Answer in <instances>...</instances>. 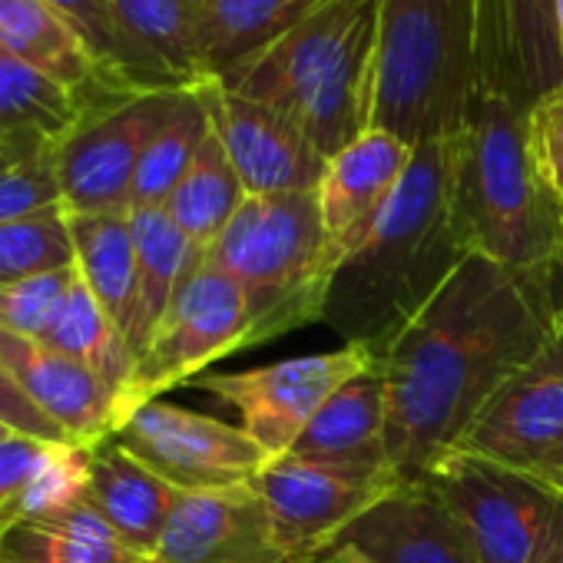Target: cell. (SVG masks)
I'll return each instance as SVG.
<instances>
[{
  "instance_id": "6da1fadb",
  "label": "cell",
  "mask_w": 563,
  "mask_h": 563,
  "mask_svg": "<svg viewBox=\"0 0 563 563\" xmlns=\"http://www.w3.org/2000/svg\"><path fill=\"white\" fill-rule=\"evenodd\" d=\"M553 268L520 272L467 255L438 299L378 355L388 385V457L424 481L487 398L556 332Z\"/></svg>"
},
{
  "instance_id": "7a4b0ae2",
  "label": "cell",
  "mask_w": 563,
  "mask_h": 563,
  "mask_svg": "<svg viewBox=\"0 0 563 563\" xmlns=\"http://www.w3.org/2000/svg\"><path fill=\"white\" fill-rule=\"evenodd\" d=\"M454 136L418 143L368 239L342 258L322 322L372 355L385 352L471 255L454 225Z\"/></svg>"
},
{
  "instance_id": "3957f363",
  "label": "cell",
  "mask_w": 563,
  "mask_h": 563,
  "mask_svg": "<svg viewBox=\"0 0 563 563\" xmlns=\"http://www.w3.org/2000/svg\"><path fill=\"white\" fill-rule=\"evenodd\" d=\"M382 0H319L216 84L289 117L332 159L375 120Z\"/></svg>"
},
{
  "instance_id": "277c9868",
  "label": "cell",
  "mask_w": 563,
  "mask_h": 563,
  "mask_svg": "<svg viewBox=\"0 0 563 563\" xmlns=\"http://www.w3.org/2000/svg\"><path fill=\"white\" fill-rule=\"evenodd\" d=\"M454 225L471 255L537 272L553 268L563 242V206L547 189L527 143V113L481 93L454 136Z\"/></svg>"
},
{
  "instance_id": "5b68a950",
  "label": "cell",
  "mask_w": 563,
  "mask_h": 563,
  "mask_svg": "<svg viewBox=\"0 0 563 563\" xmlns=\"http://www.w3.org/2000/svg\"><path fill=\"white\" fill-rule=\"evenodd\" d=\"M202 258L242 289L249 349L322 322L332 275L342 265L316 192L245 196Z\"/></svg>"
},
{
  "instance_id": "8992f818",
  "label": "cell",
  "mask_w": 563,
  "mask_h": 563,
  "mask_svg": "<svg viewBox=\"0 0 563 563\" xmlns=\"http://www.w3.org/2000/svg\"><path fill=\"white\" fill-rule=\"evenodd\" d=\"M477 97V0H382L372 130L418 146L464 130Z\"/></svg>"
},
{
  "instance_id": "52a82bcc",
  "label": "cell",
  "mask_w": 563,
  "mask_h": 563,
  "mask_svg": "<svg viewBox=\"0 0 563 563\" xmlns=\"http://www.w3.org/2000/svg\"><path fill=\"white\" fill-rule=\"evenodd\" d=\"M471 533L481 563H563V490L451 451L424 477Z\"/></svg>"
},
{
  "instance_id": "ba28073f",
  "label": "cell",
  "mask_w": 563,
  "mask_h": 563,
  "mask_svg": "<svg viewBox=\"0 0 563 563\" xmlns=\"http://www.w3.org/2000/svg\"><path fill=\"white\" fill-rule=\"evenodd\" d=\"M249 332L252 325L242 289L225 272L199 258L156 335L136 358L126 388V418L140 405L156 401L163 391L206 375L212 362L249 349Z\"/></svg>"
},
{
  "instance_id": "9c48e42d",
  "label": "cell",
  "mask_w": 563,
  "mask_h": 563,
  "mask_svg": "<svg viewBox=\"0 0 563 563\" xmlns=\"http://www.w3.org/2000/svg\"><path fill=\"white\" fill-rule=\"evenodd\" d=\"M186 90H150L93 107L57 150L60 199L70 216L130 212L133 179L150 140Z\"/></svg>"
},
{
  "instance_id": "30bf717a",
  "label": "cell",
  "mask_w": 563,
  "mask_h": 563,
  "mask_svg": "<svg viewBox=\"0 0 563 563\" xmlns=\"http://www.w3.org/2000/svg\"><path fill=\"white\" fill-rule=\"evenodd\" d=\"M398 484L401 477L391 471H342L296 454L272 457L252 477V487L268 510L275 547L292 563H316Z\"/></svg>"
},
{
  "instance_id": "8fae6325",
  "label": "cell",
  "mask_w": 563,
  "mask_h": 563,
  "mask_svg": "<svg viewBox=\"0 0 563 563\" xmlns=\"http://www.w3.org/2000/svg\"><path fill=\"white\" fill-rule=\"evenodd\" d=\"M372 365V352L362 345H345L322 355L286 358L252 372L199 375L189 385L216 395L222 405L235 408L242 431L268 454H289L299 434L309 428L316 411L339 391L349 378Z\"/></svg>"
},
{
  "instance_id": "7c38bea8",
  "label": "cell",
  "mask_w": 563,
  "mask_h": 563,
  "mask_svg": "<svg viewBox=\"0 0 563 563\" xmlns=\"http://www.w3.org/2000/svg\"><path fill=\"white\" fill-rule=\"evenodd\" d=\"M461 454H477L543 481L563 467V332L517 368L474 415Z\"/></svg>"
},
{
  "instance_id": "4fadbf2b",
  "label": "cell",
  "mask_w": 563,
  "mask_h": 563,
  "mask_svg": "<svg viewBox=\"0 0 563 563\" xmlns=\"http://www.w3.org/2000/svg\"><path fill=\"white\" fill-rule=\"evenodd\" d=\"M113 441L179 490L252 484L272 461L242 428L159 398L130 411Z\"/></svg>"
},
{
  "instance_id": "5bb4252c",
  "label": "cell",
  "mask_w": 563,
  "mask_h": 563,
  "mask_svg": "<svg viewBox=\"0 0 563 563\" xmlns=\"http://www.w3.org/2000/svg\"><path fill=\"white\" fill-rule=\"evenodd\" d=\"M212 133L235 166L249 196L316 192L329 159L278 110L229 93L216 80L202 84Z\"/></svg>"
},
{
  "instance_id": "9a60e30c",
  "label": "cell",
  "mask_w": 563,
  "mask_h": 563,
  "mask_svg": "<svg viewBox=\"0 0 563 563\" xmlns=\"http://www.w3.org/2000/svg\"><path fill=\"white\" fill-rule=\"evenodd\" d=\"M560 87L553 0H477V90L527 113Z\"/></svg>"
},
{
  "instance_id": "2e32d148",
  "label": "cell",
  "mask_w": 563,
  "mask_h": 563,
  "mask_svg": "<svg viewBox=\"0 0 563 563\" xmlns=\"http://www.w3.org/2000/svg\"><path fill=\"white\" fill-rule=\"evenodd\" d=\"M0 365L11 372L21 391L67 434L70 444L100 448L126 421L123 395L87 365L0 329Z\"/></svg>"
},
{
  "instance_id": "e0dca14e",
  "label": "cell",
  "mask_w": 563,
  "mask_h": 563,
  "mask_svg": "<svg viewBox=\"0 0 563 563\" xmlns=\"http://www.w3.org/2000/svg\"><path fill=\"white\" fill-rule=\"evenodd\" d=\"M146 563H286L252 484L179 490L169 523Z\"/></svg>"
},
{
  "instance_id": "ac0fdd59",
  "label": "cell",
  "mask_w": 563,
  "mask_h": 563,
  "mask_svg": "<svg viewBox=\"0 0 563 563\" xmlns=\"http://www.w3.org/2000/svg\"><path fill=\"white\" fill-rule=\"evenodd\" d=\"M123 51V74L136 93L192 90L209 84L206 0H107Z\"/></svg>"
},
{
  "instance_id": "d6986e66",
  "label": "cell",
  "mask_w": 563,
  "mask_h": 563,
  "mask_svg": "<svg viewBox=\"0 0 563 563\" xmlns=\"http://www.w3.org/2000/svg\"><path fill=\"white\" fill-rule=\"evenodd\" d=\"M339 543L355 547L368 563H481L467 527L428 481L391 487Z\"/></svg>"
},
{
  "instance_id": "ffe728a7",
  "label": "cell",
  "mask_w": 563,
  "mask_h": 563,
  "mask_svg": "<svg viewBox=\"0 0 563 563\" xmlns=\"http://www.w3.org/2000/svg\"><path fill=\"white\" fill-rule=\"evenodd\" d=\"M411 156V143L385 130H368L329 159L316 196L339 258H345L368 239L395 189L401 186Z\"/></svg>"
},
{
  "instance_id": "44dd1931",
  "label": "cell",
  "mask_w": 563,
  "mask_h": 563,
  "mask_svg": "<svg viewBox=\"0 0 563 563\" xmlns=\"http://www.w3.org/2000/svg\"><path fill=\"white\" fill-rule=\"evenodd\" d=\"M0 44L80 93L90 110L117 97H130L107 74L80 24L54 0H0Z\"/></svg>"
},
{
  "instance_id": "7402d4cb",
  "label": "cell",
  "mask_w": 563,
  "mask_h": 563,
  "mask_svg": "<svg viewBox=\"0 0 563 563\" xmlns=\"http://www.w3.org/2000/svg\"><path fill=\"white\" fill-rule=\"evenodd\" d=\"M289 454L342 471L395 474L388 457V385L375 358L365 372L332 391Z\"/></svg>"
},
{
  "instance_id": "603a6c76",
  "label": "cell",
  "mask_w": 563,
  "mask_h": 563,
  "mask_svg": "<svg viewBox=\"0 0 563 563\" xmlns=\"http://www.w3.org/2000/svg\"><path fill=\"white\" fill-rule=\"evenodd\" d=\"M84 500L146 563L169 523L179 487L163 481L110 438L107 444L90 451V481Z\"/></svg>"
},
{
  "instance_id": "cb8c5ba5",
  "label": "cell",
  "mask_w": 563,
  "mask_h": 563,
  "mask_svg": "<svg viewBox=\"0 0 563 563\" xmlns=\"http://www.w3.org/2000/svg\"><path fill=\"white\" fill-rule=\"evenodd\" d=\"M130 219L136 239V302L126 329V345L140 358V352L150 345L159 322L166 319L186 275L199 265L202 252L173 222L166 206L130 209Z\"/></svg>"
},
{
  "instance_id": "d4e9b609",
  "label": "cell",
  "mask_w": 563,
  "mask_h": 563,
  "mask_svg": "<svg viewBox=\"0 0 563 563\" xmlns=\"http://www.w3.org/2000/svg\"><path fill=\"white\" fill-rule=\"evenodd\" d=\"M70 239L84 286L126 339L136 302V239L130 212L70 216Z\"/></svg>"
},
{
  "instance_id": "484cf974",
  "label": "cell",
  "mask_w": 563,
  "mask_h": 563,
  "mask_svg": "<svg viewBox=\"0 0 563 563\" xmlns=\"http://www.w3.org/2000/svg\"><path fill=\"white\" fill-rule=\"evenodd\" d=\"M0 560L8 563H143L136 550H130L113 527L87 507V500L74 504L64 514L18 523L0 540Z\"/></svg>"
},
{
  "instance_id": "4316f807",
  "label": "cell",
  "mask_w": 563,
  "mask_h": 563,
  "mask_svg": "<svg viewBox=\"0 0 563 563\" xmlns=\"http://www.w3.org/2000/svg\"><path fill=\"white\" fill-rule=\"evenodd\" d=\"M319 0H206V70L219 80L289 27H296Z\"/></svg>"
},
{
  "instance_id": "83f0119b",
  "label": "cell",
  "mask_w": 563,
  "mask_h": 563,
  "mask_svg": "<svg viewBox=\"0 0 563 563\" xmlns=\"http://www.w3.org/2000/svg\"><path fill=\"white\" fill-rule=\"evenodd\" d=\"M90 103L0 44V133H41L64 143Z\"/></svg>"
},
{
  "instance_id": "f1b7e54d",
  "label": "cell",
  "mask_w": 563,
  "mask_h": 563,
  "mask_svg": "<svg viewBox=\"0 0 563 563\" xmlns=\"http://www.w3.org/2000/svg\"><path fill=\"white\" fill-rule=\"evenodd\" d=\"M245 196L249 192H245L235 166L229 163L219 136L209 133V140L202 143L189 173L166 199V212L186 232V239L199 252H206L222 235V229L232 222V216L239 212Z\"/></svg>"
},
{
  "instance_id": "f546056e",
  "label": "cell",
  "mask_w": 563,
  "mask_h": 563,
  "mask_svg": "<svg viewBox=\"0 0 563 563\" xmlns=\"http://www.w3.org/2000/svg\"><path fill=\"white\" fill-rule=\"evenodd\" d=\"M44 345L97 372L103 382H110L123 395V405H126V388L136 368V355L130 352L123 332L103 312L97 296L84 286V278L74 282L54 329L44 335Z\"/></svg>"
},
{
  "instance_id": "4dcf8cb0",
  "label": "cell",
  "mask_w": 563,
  "mask_h": 563,
  "mask_svg": "<svg viewBox=\"0 0 563 563\" xmlns=\"http://www.w3.org/2000/svg\"><path fill=\"white\" fill-rule=\"evenodd\" d=\"M209 133H212V120H209L202 87H192L183 93L179 107L159 126V133L150 140L136 169V179H133L130 209L166 206V199L173 196V189L183 183L192 159L199 156L202 143L209 140Z\"/></svg>"
},
{
  "instance_id": "1f68e13d",
  "label": "cell",
  "mask_w": 563,
  "mask_h": 563,
  "mask_svg": "<svg viewBox=\"0 0 563 563\" xmlns=\"http://www.w3.org/2000/svg\"><path fill=\"white\" fill-rule=\"evenodd\" d=\"M57 150L41 133H0V222L64 206Z\"/></svg>"
},
{
  "instance_id": "d6a6232c",
  "label": "cell",
  "mask_w": 563,
  "mask_h": 563,
  "mask_svg": "<svg viewBox=\"0 0 563 563\" xmlns=\"http://www.w3.org/2000/svg\"><path fill=\"white\" fill-rule=\"evenodd\" d=\"M77 265L70 212L51 206L11 222H0V286Z\"/></svg>"
},
{
  "instance_id": "836d02e7",
  "label": "cell",
  "mask_w": 563,
  "mask_h": 563,
  "mask_svg": "<svg viewBox=\"0 0 563 563\" xmlns=\"http://www.w3.org/2000/svg\"><path fill=\"white\" fill-rule=\"evenodd\" d=\"M87 481H90V448L47 444L18 500V520L27 523L70 510L74 504L84 500Z\"/></svg>"
},
{
  "instance_id": "e575fe53",
  "label": "cell",
  "mask_w": 563,
  "mask_h": 563,
  "mask_svg": "<svg viewBox=\"0 0 563 563\" xmlns=\"http://www.w3.org/2000/svg\"><path fill=\"white\" fill-rule=\"evenodd\" d=\"M77 278L80 272L77 265H70V268H57V272L11 282V286H0V329L44 342Z\"/></svg>"
},
{
  "instance_id": "d590c367",
  "label": "cell",
  "mask_w": 563,
  "mask_h": 563,
  "mask_svg": "<svg viewBox=\"0 0 563 563\" xmlns=\"http://www.w3.org/2000/svg\"><path fill=\"white\" fill-rule=\"evenodd\" d=\"M527 143L547 189L563 206V87L527 110Z\"/></svg>"
},
{
  "instance_id": "8d00e7d4",
  "label": "cell",
  "mask_w": 563,
  "mask_h": 563,
  "mask_svg": "<svg viewBox=\"0 0 563 563\" xmlns=\"http://www.w3.org/2000/svg\"><path fill=\"white\" fill-rule=\"evenodd\" d=\"M44 448H47V441H34L24 434L0 438V540L21 523L18 520V500H21Z\"/></svg>"
},
{
  "instance_id": "74e56055",
  "label": "cell",
  "mask_w": 563,
  "mask_h": 563,
  "mask_svg": "<svg viewBox=\"0 0 563 563\" xmlns=\"http://www.w3.org/2000/svg\"><path fill=\"white\" fill-rule=\"evenodd\" d=\"M60 11H67L80 31L87 34L90 47L97 51V57L103 60L107 74L120 84V90L126 93H136L130 84H126V74H123V51H120V37H117V27H113V14H110V4L107 0H54Z\"/></svg>"
},
{
  "instance_id": "f35d334b",
  "label": "cell",
  "mask_w": 563,
  "mask_h": 563,
  "mask_svg": "<svg viewBox=\"0 0 563 563\" xmlns=\"http://www.w3.org/2000/svg\"><path fill=\"white\" fill-rule=\"evenodd\" d=\"M0 428L47 444H70L67 434L21 391V385L11 378L4 365H0Z\"/></svg>"
},
{
  "instance_id": "ab89813d",
  "label": "cell",
  "mask_w": 563,
  "mask_h": 563,
  "mask_svg": "<svg viewBox=\"0 0 563 563\" xmlns=\"http://www.w3.org/2000/svg\"><path fill=\"white\" fill-rule=\"evenodd\" d=\"M316 563H368L355 547H345V543H339V547H332L329 553H322Z\"/></svg>"
},
{
  "instance_id": "60d3db41",
  "label": "cell",
  "mask_w": 563,
  "mask_h": 563,
  "mask_svg": "<svg viewBox=\"0 0 563 563\" xmlns=\"http://www.w3.org/2000/svg\"><path fill=\"white\" fill-rule=\"evenodd\" d=\"M553 21H556V37H560V60H563V0H553Z\"/></svg>"
},
{
  "instance_id": "b9f144b4",
  "label": "cell",
  "mask_w": 563,
  "mask_h": 563,
  "mask_svg": "<svg viewBox=\"0 0 563 563\" xmlns=\"http://www.w3.org/2000/svg\"><path fill=\"white\" fill-rule=\"evenodd\" d=\"M553 278H556V292L563 299V242H560V252H556V262H553Z\"/></svg>"
},
{
  "instance_id": "7bdbcfd3",
  "label": "cell",
  "mask_w": 563,
  "mask_h": 563,
  "mask_svg": "<svg viewBox=\"0 0 563 563\" xmlns=\"http://www.w3.org/2000/svg\"><path fill=\"white\" fill-rule=\"evenodd\" d=\"M550 484H553V487H560V490H563V467H560V471H556V474H553V481H550Z\"/></svg>"
},
{
  "instance_id": "ee69618b",
  "label": "cell",
  "mask_w": 563,
  "mask_h": 563,
  "mask_svg": "<svg viewBox=\"0 0 563 563\" xmlns=\"http://www.w3.org/2000/svg\"><path fill=\"white\" fill-rule=\"evenodd\" d=\"M556 329L563 332V306H560V316H556Z\"/></svg>"
},
{
  "instance_id": "f6af8a7d",
  "label": "cell",
  "mask_w": 563,
  "mask_h": 563,
  "mask_svg": "<svg viewBox=\"0 0 563 563\" xmlns=\"http://www.w3.org/2000/svg\"><path fill=\"white\" fill-rule=\"evenodd\" d=\"M4 434H11V431H4V428H0V438H4Z\"/></svg>"
},
{
  "instance_id": "bcb514c9",
  "label": "cell",
  "mask_w": 563,
  "mask_h": 563,
  "mask_svg": "<svg viewBox=\"0 0 563 563\" xmlns=\"http://www.w3.org/2000/svg\"><path fill=\"white\" fill-rule=\"evenodd\" d=\"M0 563H8V560H0Z\"/></svg>"
},
{
  "instance_id": "7dc6e473",
  "label": "cell",
  "mask_w": 563,
  "mask_h": 563,
  "mask_svg": "<svg viewBox=\"0 0 563 563\" xmlns=\"http://www.w3.org/2000/svg\"><path fill=\"white\" fill-rule=\"evenodd\" d=\"M286 563H292V560H286Z\"/></svg>"
}]
</instances>
